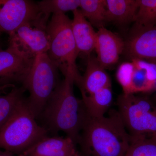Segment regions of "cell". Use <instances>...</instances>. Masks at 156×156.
Segmentation results:
<instances>
[{
  "label": "cell",
  "instance_id": "obj_1",
  "mask_svg": "<svg viewBox=\"0 0 156 156\" xmlns=\"http://www.w3.org/2000/svg\"><path fill=\"white\" fill-rule=\"evenodd\" d=\"M131 136L116 110L92 118L87 114L77 144L80 156H126Z\"/></svg>",
  "mask_w": 156,
  "mask_h": 156
},
{
  "label": "cell",
  "instance_id": "obj_2",
  "mask_svg": "<svg viewBox=\"0 0 156 156\" xmlns=\"http://www.w3.org/2000/svg\"><path fill=\"white\" fill-rule=\"evenodd\" d=\"M74 80L67 75L45 106L41 117L48 131L64 132L76 145L77 144L84 121L88 114L82 100L74 94Z\"/></svg>",
  "mask_w": 156,
  "mask_h": 156
},
{
  "label": "cell",
  "instance_id": "obj_3",
  "mask_svg": "<svg viewBox=\"0 0 156 156\" xmlns=\"http://www.w3.org/2000/svg\"><path fill=\"white\" fill-rule=\"evenodd\" d=\"M36 120L24 98L0 129V149L18 155L48 136V130Z\"/></svg>",
  "mask_w": 156,
  "mask_h": 156
},
{
  "label": "cell",
  "instance_id": "obj_4",
  "mask_svg": "<svg viewBox=\"0 0 156 156\" xmlns=\"http://www.w3.org/2000/svg\"><path fill=\"white\" fill-rule=\"evenodd\" d=\"M50 48L47 52L64 76H72L77 84L81 76L76 60L79 54L72 29V20L65 14L52 15L47 26Z\"/></svg>",
  "mask_w": 156,
  "mask_h": 156
},
{
  "label": "cell",
  "instance_id": "obj_5",
  "mask_svg": "<svg viewBox=\"0 0 156 156\" xmlns=\"http://www.w3.org/2000/svg\"><path fill=\"white\" fill-rule=\"evenodd\" d=\"M59 69L48 53L39 54L34 59L29 72L21 85L29 93V106L37 119L59 86Z\"/></svg>",
  "mask_w": 156,
  "mask_h": 156
},
{
  "label": "cell",
  "instance_id": "obj_6",
  "mask_svg": "<svg viewBox=\"0 0 156 156\" xmlns=\"http://www.w3.org/2000/svg\"><path fill=\"white\" fill-rule=\"evenodd\" d=\"M118 112L131 136L156 137V105L150 98L123 93L117 99Z\"/></svg>",
  "mask_w": 156,
  "mask_h": 156
},
{
  "label": "cell",
  "instance_id": "obj_7",
  "mask_svg": "<svg viewBox=\"0 0 156 156\" xmlns=\"http://www.w3.org/2000/svg\"><path fill=\"white\" fill-rule=\"evenodd\" d=\"M50 15L40 12L34 19L25 23L9 34V49L20 56L34 59L47 53L50 39L47 26Z\"/></svg>",
  "mask_w": 156,
  "mask_h": 156
},
{
  "label": "cell",
  "instance_id": "obj_8",
  "mask_svg": "<svg viewBox=\"0 0 156 156\" xmlns=\"http://www.w3.org/2000/svg\"><path fill=\"white\" fill-rule=\"evenodd\" d=\"M39 12L37 3L32 1L0 0V33L9 34Z\"/></svg>",
  "mask_w": 156,
  "mask_h": 156
},
{
  "label": "cell",
  "instance_id": "obj_9",
  "mask_svg": "<svg viewBox=\"0 0 156 156\" xmlns=\"http://www.w3.org/2000/svg\"><path fill=\"white\" fill-rule=\"evenodd\" d=\"M125 43L124 53L130 60L140 59L156 64V26L133 29Z\"/></svg>",
  "mask_w": 156,
  "mask_h": 156
},
{
  "label": "cell",
  "instance_id": "obj_10",
  "mask_svg": "<svg viewBox=\"0 0 156 156\" xmlns=\"http://www.w3.org/2000/svg\"><path fill=\"white\" fill-rule=\"evenodd\" d=\"M34 59H28L7 48L0 50V87L22 84Z\"/></svg>",
  "mask_w": 156,
  "mask_h": 156
},
{
  "label": "cell",
  "instance_id": "obj_11",
  "mask_svg": "<svg viewBox=\"0 0 156 156\" xmlns=\"http://www.w3.org/2000/svg\"><path fill=\"white\" fill-rule=\"evenodd\" d=\"M125 43L119 36L105 27L96 32L95 50L97 59L105 69L117 63L124 52Z\"/></svg>",
  "mask_w": 156,
  "mask_h": 156
},
{
  "label": "cell",
  "instance_id": "obj_12",
  "mask_svg": "<svg viewBox=\"0 0 156 156\" xmlns=\"http://www.w3.org/2000/svg\"><path fill=\"white\" fill-rule=\"evenodd\" d=\"M76 144L69 137L47 136L18 156H80Z\"/></svg>",
  "mask_w": 156,
  "mask_h": 156
},
{
  "label": "cell",
  "instance_id": "obj_13",
  "mask_svg": "<svg viewBox=\"0 0 156 156\" xmlns=\"http://www.w3.org/2000/svg\"><path fill=\"white\" fill-rule=\"evenodd\" d=\"M82 95H91L100 89L111 87L110 78L97 58L91 55L88 56L87 68L83 76L76 84Z\"/></svg>",
  "mask_w": 156,
  "mask_h": 156
},
{
  "label": "cell",
  "instance_id": "obj_14",
  "mask_svg": "<svg viewBox=\"0 0 156 156\" xmlns=\"http://www.w3.org/2000/svg\"><path fill=\"white\" fill-rule=\"evenodd\" d=\"M73 12L72 29L78 52L88 56L95 50L96 32L80 9Z\"/></svg>",
  "mask_w": 156,
  "mask_h": 156
},
{
  "label": "cell",
  "instance_id": "obj_15",
  "mask_svg": "<svg viewBox=\"0 0 156 156\" xmlns=\"http://www.w3.org/2000/svg\"><path fill=\"white\" fill-rule=\"evenodd\" d=\"M134 64L130 94L153 91L156 88V64L140 59L131 60Z\"/></svg>",
  "mask_w": 156,
  "mask_h": 156
},
{
  "label": "cell",
  "instance_id": "obj_16",
  "mask_svg": "<svg viewBox=\"0 0 156 156\" xmlns=\"http://www.w3.org/2000/svg\"><path fill=\"white\" fill-rule=\"evenodd\" d=\"M106 21L119 26L134 22L138 0H106Z\"/></svg>",
  "mask_w": 156,
  "mask_h": 156
},
{
  "label": "cell",
  "instance_id": "obj_17",
  "mask_svg": "<svg viewBox=\"0 0 156 156\" xmlns=\"http://www.w3.org/2000/svg\"><path fill=\"white\" fill-rule=\"evenodd\" d=\"M112 98L111 87H106L91 95H82V100L88 114L92 118H99L106 114Z\"/></svg>",
  "mask_w": 156,
  "mask_h": 156
},
{
  "label": "cell",
  "instance_id": "obj_18",
  "mask_svg": "<svg viewBox=\"0 0 156 156\" xmlns=\"http://www.w3.org/2000/svg\"><path fill=\"white\" fill-rule=\"evenodd\" d=\"M80 10L93 27H105L106 21L105 0H80Z\"/></svg>",
  "mask_w": 156,
  "mask_h": 156
},
{
  "label": "cell",
  "instance_id": "obj_19",
  "mask_svg": "<svg viewBox=\"0 0 156 156\" xmlns=\"http://www.w3.org/2000/svg\"><path fill=\"white\" fill-rule=\"evenodd\" d=\"M26 91L22 86H15L6 95H0V129L11 117L18 104L25 98Z\"/></svg>",
  "mask_w": 156,
  "mask_h": 156
},
{
  "label": "cell",
  "instance_id": "obj_20",
  "mask_svg": "<svg viewBox=\"0 0 156 156\" xmlns=\"http://www.w3.org/2000/svg\"><path fill=\"white\" fill-rule=\"evenodd\" d=\"M133 29L156 26V0H138V9Z\"/></svg>",
  "mask_w": 156,
  "mask_h": 156
},
{
  "label": "cell",
  "instance_id": "obj_21",
  "mask_svg": "<svg viewBox=\"0 0 156 156\" xmlns=\"http://www.w3.org/2000/svg\"><path fill=\"white\" fill-rule=\"evenodd\" d=\"M131 136L126 156H156V137L145 135Z\"/></svg>",
  "mask_w": 156,
  "mask_h": 156
},
{
  "label": "cell",
  "instance_id": "obj_22",
  "mask_svg": "<svg viewBox=\"0 0 156 156\" xmlns=\"http://www.w3.org/2000/svg\"><path fill=\"white\" fill-rule=\"evenodd\" d=\"M37 3L40 12L50 16L79 9L80 0H44Z\"/></svg>",
  "mask_w": 156,
  "mask_h": 156
},
{
  "label": "cell",
  "instance_id": "obj_23",
  "mask_svg": "<svg viewBox=\"0 0 156 156\" xmlns=\"http://www.w3.org/2000/svg\"><path fill=\"white\" fill-rule=\"evenodd\" d=\"M134 67L132 62H126L120 65L117 69V80L122 86L124 94H130L131 78Z\"/></svg>",
  "mask_w": 156,
  "mask_h": 156
},
{
  "label": "cell",
  "instance_id": "obj_24",
  "mask_svg": "<svg viewBox=\"0 0 156 156\" xmlns=\"http://www.w3.org/2000/svg\"><path fill=\"white\" fill-rule=\"evenodd\" d=\"M0 156H14V154L10 152L0 149Z\"/></svg>",
  "mask_w": 156,
  "mask_h": 156
},
{
  "label": "cell",
  "instance_id": "obj_25",
  "mask_svg": "<svg viewBox=\"0 0 156 156\" xmlns=\"http://www.w3.org/2000/svg\"><path fill=\"white\" fill-rule=\"evenodd\" d=\"M15 87L14 85H8V86H3V87H0V95H3L5 90L8 88H13Z\"/></svg>",
  "mask_w": 156,
  "mask_h": 156
},
{
  "label": "cell",
  "instance_id": "obj_26",
  "mask_svg": "<svg viewBox=\"0 0 156 156\" xmlns=\"http://www.w3.org/2000/svg\"><path fill=\"white\" fill-rule=\"evenodd\" d=\"M151 100L156 105V92L155 94L154 95V96H153L151 98Z\"/></svg>",
  "mask_w": 156,
  "mask_h": 156
},
{
  "label": "cell",
  "instance_id": "obj_27",
  "mask_svg": "<svg viewBox=\"0 0 156 156\" xmlns=\"http://www.w3.org/2000/svg\"><path fill=\"white\" fill-rule=\"evenodd\" d=\"M1 34H2L0 33V36H1ZM1 49H2V48H1V44H0V50H1Z\"/></svg>",
  "mask_w": 156,
  "mask_h": 156
}]
</instances>
